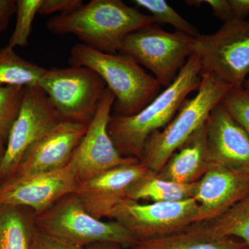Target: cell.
<instances>
[{"instance_id": "44dd1931", "label": "cell", "mask_w": 249, "mask_h": 249, "mask_svg": "<svg viewBox=\"0 0 249 249\" xmlns=\"http://www.w3.org/2000/svg\"><path fill=\"white\" fill-rule=\"evenodd\" d=\"M45 70L18 55L9 45L0 49V87L37 85Z\"/></svg>"}, {"instance_id": "1f68e13d", "label": "cell", "mask_w": 249, "mask_h": 249, "mask_svg": "<svg viewBox=\"0 0 249 249\" xmlns=\"http://www.w3.org/2000/svg\"><path fill=\"white\" fill-rule=\"evenodd\" d=\"M122 247L119 244L114 242H98L93 245L88 246L85 249H121Z\"/></svg>"}, {"instance_id": "f1b7e54d", "label": "cell", "mask_w": 249, "mask_h": 249, "mask_svg": "<svg viewBox=\"0 0 249 249\" xmlns=\"http://www.w3.org/2000/svg\"><path fill=\"white\" fill-rule=\"evenodd\" d=\"M32 249H85V248L64 242L52 236L43 233L38 230L36 234Z\"/></svg>"}, {"instance_id": "30bf717a", "label": "cell", "mask_w": 249, "mask_h": 249, "mask_svg": "<svg viewBox=\"0 0 249 249\" xmlns=\"http://www.w3.org/2000/svg\"><path fill=\"white\" fill-rule=\"evenodd\" d=\"M62 120L48 96L37 85L24 88L22 106L10 129L0 165V180L14 174L26 151Z\"/></svg>"}, {"instance_id": "e575fe53", "label": "cell", "mask_w": 249, "mask_h": 249, "mask_svg": "<svg viewBox=\"0 0 249 249\" xmlns=\"http://www.w3.org/2000/svg\"><path fill=\"white\" fill-rule=\"evenodd\" d=\"M1 180H0V184H1Z\"/></svg>"}, {"instance_id": "5bb4252c", "label": "cell", "mask_w": 249, "mask_h": 249, "mask_svg": "<svg viewBox=\"0 0 249 249\" xmlns=\"http://www.w3.org/2000/svg\"><path fill=\"white\" fill-rule=\"evenodd\" d=\"M139 160L116 167L78 183L76 191L85 209L98 219L128 198L134 183L148 171Z\"/></svg>"}, {"instance_id": "52a82bcc", "label": "cell", "mask_w": 249, "mask_h": 249, "mask_svg": "<svg viewBox=\"0 0 249 249\" xmlns=\"http://www.w3.org/2000/svg\"><path fill=\"white\" fill-rule=\"evenodd\" d=\"M37 85L62 120L89 124L107 87L91 69L71 66L46 69Z\"/></svg>"}, {"instance_id": "f546056e", "label": "cell", "mask_w": 249, "mask_h": 249, "mask_svg": "<svg viewBox=\"0 0 249 249\" xmlns=\"http://www.w3.org/2000/svg\"><path fill=\"white\" fill-rule=\"evenodd\" d=\"M16 0H0V34L6 30L16 13Z\"/></svg>"}, {"instance_id": "484cf974", "label": "cell", "mask_w": 249, "mask_h": 249, "mask_svg": "<svg viewBox=\"0 0 249 249\" xmlns=\"http://www.w3.org/2000/svg\"><path fill=\"white\" fill-rule=\"evenodd\" d=\"M231 116L249 134V93L242 88H232L221 101Z\"/></svg>"}, {"instance_id": "d6986e66", "label": "cell", "mask_w": 249, "mask_h": 249, "mask_svg": "<svg viewBox=\"0 0 249 249\" xmlns=\"http://www.w3.org/2000/svg\"><path fill=\"white\" fill-rule=\"evenodd\" d=\"M36 217L29 208L0 203V249H32Z\"/></svg>"}, {"instance_id": "ac0fdd59", "label": "cell", "mask_w": 249, "mask_h": 249, "mask_svg": "<svg viewBox=\"0 0 249 249\" xmlns=\"http://www.w3.org/2000/svg\"><path fill=\"white\" fill-rule=\"evenodd\" d=\"M125 249H248L242 241L222 238L202 222H196L180 231L138 242Z\"/></svg>"}, {"instance_id": "cb8c5ba5", "label": "cell", "mask_w": 249, "mask_h": 249, "mask_svg": "<svg viewBox=\"0 0 249 249\" xmlns=\"http://www.w3.org/2000/svg\"><path fill=\"white\" fill-rule=\"evenodd\" d=\"M42 0H17L16 14L17 22L12 35L10 37L9 47H27L32 31L33 23Z\"/></svg>"}, {"instance_id": "6da1fadb", "label": "cell", "mask_w": 249, "mask_h": 249, "mask_svg": "<svg viewBox=\"0 0 249 249\" xmlns=\"http://www.w3.org/2000/svg\"><path fill=\"white\" fill-rule=\"evenodd\" d=\"M201 73L200 58L193 53L175 81L137 114L128 116L111 114L108 132L123 157L140 161L147 139L168 125L187 96L199 89Z\"/></svg>"}, {"instance_id": "d6a6232c", "label": "cell", "mask_w": 249, "mask_h": 249, "mask_svg": "<svg viewBox=\"0 0 249 249\" xmlns=\"http://www.w3.org/2000/svg\"><path fill=\"white\" fill-rule=\"evenodd\" d=\"M6 142H7L6 139L0 137V165H1V162H2L5 151H6Z\"/></svg>"}, {"instance_id": "8fae6325", "label": "cell", "mask_w": 249, "mask_h": 249, "mask_svg": "<svg viewBox=\"0 0 249 249\" xmlns=\"http://www.w3.org/2000/svg\"><path fill=\"white\" fill-rule=\"evenodd\" d=\"M115 96L106 89L96 114L77 146L70 164L79 182L116 167L139 160L124 157L114 146L108 132V124Z\"/></svg>"}, {"instance_id": "e0dca14e", "label": "cell", "mask_w": 249, "mask_h": 249, "mask_svg": "<svg viewBox=\"0 0 249 249\" xmlns=\"http://www.w3.org/2000/svg\"><path fill=\"white\" fill-rule=\"evenodd\" d=\"M211 163L204 124L170 157L157 176L181 184H193L201 179Z\"/></svg>"}, {"instance_id": "3957f363", "label": "cell", "mask_w": 249, "mask_h": 249, "mask_svg": "<svg viewBox=\"0 0 249 249\" xmlns=\"http://www.w3.org/2000/svg\"><path fill=\"white\" fill-rule=\"evenodd\" d=\"M71 66L91 69L106 82L115 96L112 114L128 116L137 114L160 92L155 77L124 54L107 53L77 43L70 52Z\"/></svg>"}, {"instance_id": "5b68a950", "label": "cell", "mask_w": 249, "mask_h": 249, "mask_svg": "<svg viewBox=\"0 0 249 249\" xmlns=\"http://www.w3.org/2000/svg\"><path fill=\"white\" fill-rule=\"evenodd\" d=\"M36 224L40 232L84 248L107 242L127 249L137 242L119 223L103 222L91 215L76 193L63 196L37 214Z\"/></svg>"}, {"instance_id": "7c38bea8", "label": "cell", "mask_w": 249, "mask_h": 249, "mask_svg": "<svg viewBox=\"0 0 249 249\" xmlns=\"http://www.w3.org/2000/svg\"><path fill=\"white\" fill-rule=\"evenodd\" d=\"M78 183L70 164L55 171L11 178L0 184V203L25 206L39 214L74 193Z\"/></svg>"}, {"instance_id": "7a4b0ae2", "label": "cell", "mask_w": 249, "mask_h": 249, "mask_svg": "<svg viewBox=\"0 0 249 249\" xmlns=\"http://www.w3.org/2000/svg\"><path fill=\"white\" fill-rule=\"evenodd\" d=\"M154 24L150 15L121 0H91L73 12L51 18L47 27L55 35L76 36L95 50L117 53L129 34Z\"/></svg>"}, {"instance_id": "ffe728a7", "label": "cell", "mask_w": 249, "mask_h": 249, "mask_svg": "<svg viewBox=\"0 0 249 249\" xmlns=\"http://www.w3.org/2000/svg\"><path fill=\"white\" fill-rule=\"evenodd\" d=\"M193 184H181L162 179L157 174L148 170L129 191L127 199L150 200L152 202H170L193 198Z\"/></svg>"}, {"instance_id": "836d02e7", "label": "cell", "mask_w": 249, "mask_h": 249, "mask_svg": "<svg viewBox=\"0 0 249 249\" xmlns=\"http://www.w3.org/2000/svg\"><path fill=\"white\" fill-rule=\"evenodd\" d=\"M243 89L249 93V77L247 78V79L245 80V83H244Z\"/></svg>"}, {"instance_id": "4316f807", "label": "cell", "mask_w": 249, "mask_h": 249, "mask_svg": "<svg viewBox=\"0 0 249 249\" xmlns=\"http://www.w3.org/2000/svg\"><path fill=\"white\" fill-rule=\"evenodd\" d=\"M83 4L82 0H42L38 14L48 16L55 13H60V15L70 14Z\"/></svg>"}, {"instance_id": "9a60e30c", "label": "cell", "mask_w": 249, "mask_h": 249, "mask_svg": "<svg viewBox=\"0 0 249 249\" xmlns=\"http://www.w3.org/2000/svg\"><path fill=\"white\" fill-rule=\"evenodd\" d=\"M248 196V174L212 162L194 185L193 198L199 206L198 222L217 217Z\"/></svg>"}, {"instance_id": "9c48e42d", "label": "cell", "mask_w": 249, "mask_h": 249, "mask_svg": "<svg viewBox=\"0 0 249 249\" xmlns=\"http://www.w3.org/2000/svg\"><path fill=\"white\" fill-rule=\"evenodd\" d=\"M199 206L194 199L141 204L125 199L111 212L119 223L138 242L180 231L199 222Z\"/></svg>"}, {"instance_id": "83f0119b", "label": "cell", "mask_w": 249, "mask_h": 249, "mask_svg": "<svg viewBox=\"0 0 249 249\" xmlns=\"http://www.w3.org/2000/svg\"><path fill=\"white\" fill-rule=\"evenodd\" d=\"M186 4L199 7L202 4L209 5L214 16L224 23L232 19V8L229 0H195L186 1Z\"/></svg>"}, {"instance_id": "7402d4cb", "label": "cell", "mask_w": 249, "mask_h": 249, "mask_svg": "<svg viewBox=\"0 0 249 249\" xmlns=\"http://www.w3.org/2000/svg\"><path fill=\"white\" fill-rule=\"evenodd\" d=\"M201 222L222 238L239 237L249 249V196L217 217Z\"/></svg>"}, {"instance_id": "2e32d148", "label": "cell", "mask_w": 249, "mask_h": 249, "mask_svg": "<svg viewBox=\"0 0 249 249\" xmlns=\"http://www.w3.org/2000/svg\"><path fill=\"white\" fill-rule=\"evenodd\" d=\"M205 127L212 162L249 175V134L221 103L211 111Z\"/></svg>"}, {"instance_id": "277c9868", "label": "cell", "mask_w": 249, "mask_h": 249, "mask_svg": "<svg viewBox=\"0 0 249 249\" xmlns=\"http://www.w3.org/2000/svg\"><path fill=\"white\" fill-rule=\"evenodd\" d=\"M232 88L212 73H201L196 96L183 102L168 125L147 139L141 163L149 170L158 173L170 157L206 124L211 111Z\"/></svg>"}, {"instance_id": "d4e9b609", "label": "cell", "mask_w": 249, "mask_h": 249, "mask_svg": "<svg viewBox=\"0 0 249 249\" xmlns=\"http://www.w3.org/2000/svg\"><path fill=\"white\" fill-rule=\"evenodd\" d=\"M24 88L0 87V135L6 141L22 106Z\"/></svg>"}, {"instance_id": "4dcf8cb0", "label": "cell", "mask_w": 249, "mask_h": 249, "mask_svg": "<svg viewBox=\"0 0 249 249\" xmlns=\"http://www.w3.org/2000/svg\"><path fill=\"white\" fill-rule=\"evenodd\" d=\"M232 19H245L249 15V0H229Z\"/></svg>"}, {"instance_id": "4fadbf2b", "label": "cell", "mask_w": 249, "mask_h": 249, "mask_svg": "<svg viewBox=\"0 0 249 249\" xmlns=\"http://www.w3.org/2000/svg\"><path fill=\"white\" fill-rule=\"evenodd\" d=\"M88 126L62 120L28 149L9 178H24L65 168L70 164Z\"/></svg>"}, {"instance_id": "d590c367", "label": "cell", "mask_w": 249, "mask_h": 249, "mask_svg": "<svg viewBox=\"0 0 249 249\" xmlns=\"http://www.w3.org/2000/svg\"><path fill=\"white\" fill-rule=\"evenodd\" d=\"M0 137H1V135H0Z\"/></svg>"}, {"instance_id": "8992f818", "label": "cell", "mask_w": 249, "mask_h": 249, "mask_svg": "<svg viewBox=\"0 0 249 249\" xmlns=\"http://www.w3.org/2000/svg\"><path fill=\"white\" fill-rule=\"evenodd\" d=\"M195 40L196 37L178 31L168 32L154 24L129 34L119 53L150 70L160 86L166 88L194 53Z\"/></svg>"}, {"instance_id": "603a6c76", "label": "cell", "mask_w": 249, "mask_h": 249, "mask_svg": "<svg viewBox=\"0 0 249 249\" xmlns=\"http://www.w3.org/2000/svg\"><path fill=\"white\" fill-rule=\"evenodd\" d=\"M133 3L139 7L148 11L156 24H169L176 31L193 37H196L200 34L193 24L178 14L164 0H134Z\"/></svg>"}, {"instance_id": "ba28073f", "label": "cell", "mask_w": 249, "mask_h": 249, "mask_svg": "<svg viewBox=\"0 0 249 249\" xmlns=\"http://www.w3.org/2000/svg\"><path fill=\"white\" fill-rule=\"evenodd\" d=\"M194 53L202 73H210L233 88H243L249 75V20L232 19L211 34L196 37Z\"/></svg>"}]
</instances>
